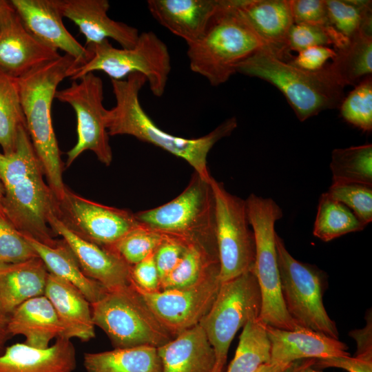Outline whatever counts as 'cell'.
I'll list each match as a JSON object with an SVG mask.
<instances>
[{
    "label": "cell",
    "mask_w": 372,
    "mask_h": 372,
    "mask_svg": "<svg viewBox=\"0 0 372 372\" xmlns=\"http://www.w3.org/2000/svg\"><path fill=\"white\" fill-rule=\"evenodd\" d=\"M44 176L26 126L21 125L14 151L0 152L3 215L23 236L54 247L59 240L48 216L54 213L56 198Z\"/></svg>",
    "instance_id": "1"
},
{
    "label": "cell",
    "mask_w": 372,
    "mask_h": 372,
    "mask_svg": "<svg viewBox=\"0 0 372 372\" xmlns=\"http://www.w3.org/2000/svg\"><path fill=\"white\" fill-rule=\"evenodd\" d=\"M116 105L107 112L109 136L129 135L152 144L185 160L203 180L209 182L207 158L214 145L231 135L237 127V119L229 118L209 134L196 138H187L166 132L159 128L145 112L139 100V93L146 83L139 73L125 79L111 80Z\"/></svg>",
    "instance_id": "2"
},
{
    "label": "cell",
    "mask_w": 372,
    "mask_h": 372,
    "mask_svg": "<svg viewBox=\"0 0 372 372\" xmlns=\"http://www.w3.org/2000/svg\"><path fill=\"white\" fill-rule=\"evenodd\" d=\"M79 64L65 54L17 78L25 126L42 165L48 184L56 199L64 192L63 164L54 134L52 105L59 84Z\"/></svg>",
    "instance_id": "3"
},
{
    "label": "cell",
    "mask_w": 372,
    "mask_h": 372,
    "mask_svg": "<svg viewBox=\"0 0 372 372\" xmlns=\"http://www.w3.org/2000/svg\"><path fill=\"white\" fill-rule=\"evenodd\" d=\"M237 0H224L204 34L187 45L190 70L211 85L229 80L240 62L258 51L269 52L236 6Z\"/></svg>",
    "instance_id": "4"
},
{
    "label": "cell",
    "mask_w": 372,
    "mask_h": 372,
    "mask_svg": "<svg viewBox=\"0 0 372 372\" xmlns=\"http://www.w3.org/2000/svg\"><path fill=\"white\" fill-rule=\"evenodd\" d=\"M236 72L276 87L300 121L324 110L339 107L344 97V87L334 79L327 65L317 72L305 71L265 50L238 64Z\"/></svg>",
    "instance_id": "5"
},
{
    "label": "cell",
    "mask_w": 372,
    "mask_h": 372,
    "mask_svg": "<svg viewBox=\"0 0 372 372\" xmlns=\"http://www.w3.org/2000/svg\"><path fill=\"white\" fill-rule=\"evenodd\" d=\"M247 217L255 238L254 271L261 294L260 318L267 325L293 330L301 328L287 312L280 288L276 248V223L282 218L281 207L270 198L254 194L245 200Z\"/></svg>",
    "instance_id": "6"
},
{
    "label": "cell",
    "mask_w": 372,
    "mask_h": 372,
    "mask_svg": "<svg viewBox=\"0 0 372 372\" xmlns=\"http://www.w3.org/2000/svg\"><path fill=\"white\" fill-rule=\"evenodd\" d=\"M90 60L74 68L70 75L76 81L88 73L102 71L112 80H122L134 73L143 74L152 93L161 97L172 70L171 56L165 43L152 31L139 34L130 48H116L108 39L85 47Z\"/></svg>",
    "instance_id": "7"
},
{
    "label": "cell",
    "mask_w": 372,
    "mask_h": 372,
    "mask_svg": "<svg viewBox=\"0 0 372 372\" xmlns=\"http://www.w3.org/2000/svg\"><path fill=\"white\" fill-rule=\"evenodd\" d=\"M92 320L115 348H158L174 338L157 320L132 282L112 290L91 303Z\"/></svg>",
    "instance_id": "8"
},
{
    "label": "cell",
    "mask_w": 372,
    "mask_h": 372,
    "mask_svg": "<svg viewBox=\"0 0 372 372\" xmlns=\"http://www.w3.org/2000/svg\"><path fill=\"white\" fill-rule=\"evenodd\" d=\"M143 226L185 242L216 240L214 198L210 181L195 172L183 192L169 202L134 214Z\"/></svg>",
    "instance_id": "9"
},
{
    "label": "cell",
    "mask_w": 372,
    "mask_h": 372,
    "mask_svg": "<svg viewBox=\"0 0 372 372\" xmlns=\"http://www.w3.org/2000/svg\"><path fill=\"white\" fill-rule=\"evenodd\" d=\"M276 248L281 292L289 316L300 327L338 340L336 324L323 304L321 271L294 258L277 233Z\"/></svg>",
    "instance_id": "10"
},
{
    "label": "cell",
    "mask_w": 372,
    "mask_h": 372,
    "mask_svg": "<svg viewBox=\"0 0 372 372\" xmlns=\"http://www.w3.org/2000/svg\"><path fill=\"white\" fill-rule=\"evenodd\" d=\"M261 307L254 270L220 284L212 305L199 323L214 349L217 363L225 365L236 332L249 321L260 318Z\"/></svg>",
    "instance_id": "11"
},
{
    "label": "cell",
    "mask_w": 372,
    "mask_h": 372,
    "mask_svg": "<svg viewBox=\"0 0 372 372\" xmlns=\"http://www.w3.org/2000/svg\"><path fill=\"white\" fill-rule=\"evenodd\" d=\"M215 231L220 283L254 270L255 238L247 217L245 200L230 194L213 177Z\"/></svg>",
    "instance_id": "12"
},
{
    "label": "cell",
    "mask_w": 372,
    "mask_h": 372,
    "mask_svg": "<svg viewBox=\"0 0 372 372\" xmlns=\"http://www.w3.org/2000/svg\"><path fill=\"white\" fill-rule=\"evenodd\" d=\"M78 80L55 94V99L69 104L76 116L77 141L67 152L66 167L85 150L93 152L103 164L108 166L112 161V151L107 128V110L103 105V81L94 72Z\"/></svg>",
    "instance_id": "13"
},
{
    "label": "cell",
    "mask_w": 372,
    "mask_h": 372,
    "mask_svg": "<svg viewBox=\"0 0 372 372\" xmlns=\"http://www.w3.org/2000/svg\"><path fill=\"white\" fill-rule=\"evenodd\" d=\"M54 214L77 236L106 248L139 225L134 213L85 198L67 186Z\"/></svg>",
    "instance_id": "14"
},
{
    "label": "cell",
    "mask_w": 372,
    "mask_h": 372,
    "mask_svg": "<svg viewBox=\"0 0 372 372\" xmlns=\"http://www.w3.org/2000/svg\"><path fill=\"white\" fill-rule=\"evenodd\" d=\"M220 267L194 285L154 292L136 290L163 327L173 337L199 324L218 292Z\"/></svg>",
    "instance_id": "15"
},
{
    "label": "cell",
    "mask_w": 372,
    "mask_h": 372,
    "mask_svg": "<svg viewBox=\"0 0 372 372\" xmlns=\"http://www.w3.org/2000/svg\"><path fill=\"white\" fill-rule=\"evenodd\" d=\"M60 56L27 30L10 1L0 0V70L19 78Z\"/></svg>",
    "instance_id": "16"
},
{
    "label": "cell",
    "mask_w": 372,
    "mask_h": 372,
    "mask_svg": "<svg viewBox=\"0 0 372 372\" xmlns=\"http://www.w3.org/2000/svg\"><path fill=\"white\" fill-rule=\"evenodd\" d=\"M10 3L27 30L43 44L61 50L79 65L87 63L91 54L67 30L59 0H11Z\"/></svg>",
    "instance_id": "17"
},
{
    "label": "cell",
    "mask_w": 372,
    "mask_h": 372,
    "mask_svg": "<svg viewBox=\"0 0 372 372\" xmlns=\"http://www.w3.org/2000/svg\"><path fill=\"white\" fill-rule=\"evenodd\" d=\"M48 224L74 254L84 274L112 290L132 282L131 267L110 249L85 240L70 231L53 214Z\"/></svg>",
    "instance_id": "18"
},
{
    "label": "cell",
    "mask_w": 372,
    "mask_h": 372,
    "mask_svg": "<svg viewBox=\"0 0 372 372\" xmlns=\"http://www.w3.org/2000/svg\"><path fill=\"white\" fill-rule=\"evenodd\" d=\"M63 17L73 21L86 39L85 47L112 39L122 48H132L139 32L134 27L111 19L107 0H59Z\"/></svg>",
    "instance_id": "19"
},
{
    "label": "cell",
    "mask_w": 372,
    "mask_h": 372,
    "mask_svg": "<svg viewBox=\"0 0 372 372\" xmlns=\"http://www.w3.org/2000/svg\"><path fill=\"white\" fill-rule=\"evenodd\" d=\"M224 0H148L154 19L189 45L205 32Z\"/></svg>",
    "instance_id": "20"
},
{
    "label": "cell",
    "mask_w": 372,
    "mask_h": 372,
    "mask_svg": "<svg viewBox=\"0 0 372 372\" xmlns=\"http://www.w3.org/2000/svg\"><path fill=\"white\" fill-rule=\"evenodd\" d=\"M271 344L270 363L290 364L302 359L349 355L348 347L338 339L303 327L285 330L267 325Z\"/></svg>",
    "instance_id": "21"
},
{
    "label": "cell",
    "mask_w": 372,
    "mask_h": 372,
    "mask_svg": "<svg viewBox=\"0 0 372 372\" xmlns=\"http://www.w3.org/2000/svg\"><path fill=\"white\" fill-rule=\"evenodd\" d=\"M236 6L269 52L289 61L287 41L293 24L289 0H237Z\"/></svg>",
    "instance_id": "22"
},
{
    "label": "cell",
    "mask_w": 372,
    "mask_h": 372,
    "mask_svg": "<svg viewBox=\"0 0 372 372\" xmlns=\"http://www.w3.org/2000/svg\"><path fill=\"white\" fill-rule=\"evenodd\" d=\"M76 367L75 347L64 337L46 349L16 343L0 353V372H73Z\"/></svg>",
    "instance_id": "23"
},
{
    "label": "cell",
    "mask_w": 372,
    "mask_h": 372,
    "mask_svg": "<svg viewBox=\"0 0 372 372\" xmlns=\"http://www.w3.org/2000/svg\"><path fill=\"white\" fill-rule=\"evenodd\" d=\"M44 296L52 303L63 326L61 337L83 342L95 337L90 303L75 286L49 272Z\"/></svg>",
    "instance_id": "24"
},
{
    "label": "cell",
    "mask_w": 372,
    "mask_h": 372,
    "mask_svg": "<svg viewBox=\"0 0 372 372\" xmlns=\"http://www.w3.org/2000/svg\"><path fill=\"white\" fill-rule=\"evenodd\" d=\"M157 350L162 372H212L216 364L214 349L200 324Z\"/></svg>",
    "instance_id": "25"
},
{
    "label": "cell",
    "mask_w": 372,
    "mask_h": 372,
    "mask_svg": "<svg viewBox=\"0 0 372 372\" xmlns=\"http://www.w3.org/2000/svg\"><path fill=\"white\" fill-rule=\"evenodd\" d=\"M8 330L11 336L23 335L25 344L41 349L49 347L51 340L63 332L52 303L44 295L18 306L9 316Z\"/></svg>",
    "instance_id": "26"
},
{
    "label": "cell",
    "mask_w": 372,
    "mask_h": 372,
    "mask_svg": "<svg viewBox=\"0 0 372 372\" xmlns=\"http://www.w3.org/2000/svg\"><path fill=\"white\" fill-rule=\"evenodd\" d=\"M48 274L39 257L0 265V309L10 315L25 301L44 295Z\"/></svg>",
    "instance_id": "27"
},
{
    "label": "cell",
    "mask_w": 372,
    "mask_h": 372,
    "mask_svg": "<svg viewBox=\"0 0 372 372\" xmlns=\"http://www.w3.org/2000/svg\"><path fill=\"white\" fill-rule=\"evenodd\" d=\"M25 237L48 271L75 286L90 304L99 300L105 293L107 289L84 274L72 250L63 240H59L56 246L51 247Z\"/></svg>",
    "instance_id": "28"
},
{
    "label": "cell",
    "mask_w": 372,
    "mask_h": 372,
    "mask_svg": "<svg viewBox=\"0 0 372 372\" xmlns=\"http://www.w3.org/2000/svg\"><path fill=\"white\" fill-rule=\"evenodd\" d=\"M83 366L86 372H162L157 348L147 345L85 353Z\"/></svg>",
    "instance_id": "29"
},
{
    "label": "cell",
    "mask_w": 372,
    "mask_h": 372,
    "mask_svg": "<svg viewBox=\"0 0 372 372\" xmlns=\"http://www.w3.org/2000/svg\"><path fill=\"white\" fill-rule=\"evenodd\" d=\"M218 267L220 265L216 240L187 242L180 262L161 281L158 291L194 285Z\"/></svg>",
    "instance_id": "30"
},
{
    "label": "cell",
    "mask_w": 372,
    "mask_h": 372,
    "mask_svg": "<svg viewBox=\"0 0 372 372\" xmlns=\"http://www.w3.org/2000/svg\"><path fill=\"white\" fill-rule=\"evenodd\" d=\"M327 68L339 85H358L372 73V30L362 32L342 48Z\"/></svg>",
    "instance_id": "31"
},
{
    "label": "cell",
    "mask_w": 372,
    "mask_h": 372,
    "mask_svg": "<svg viewBox=\"0 0 372 372\" xmlns=\"http://www.w3.org/2000/svg\"><path fill=\"white\" fill-rule=\"evenodd\" d=\"M271 344L267 324L259 318L249 321L242 329L234 359L227 372H254L269 363Z\"/></svg>",
    "instance_id": "32"
},
{
    "label": "cell",
    "mask_w": 372,
    "mask_h": 372,
    "mask_svg": "<svg viewBox=\"0 0 372 372\" xmlns=\"http://www.w3.org/2000/svg\"><path fill=\"white\" fill-rule=\"evenodd\" d=\"M366 226L342 203L327 192L319 198L313 234L324 242H329L349 233L360 231Z\"/></svg>",
    "instance_id": "33"
},
{
    "label": "cell",
    "mask_w": 372,
    "mask_h": 372,
    "mask_svg": "<svg viewBox=\"0 0 372 372\" xmlns=\"http://www.w3.org/2000/svg\"><path fill=\"white\" fill-rule=\"evenodd\" d=\"M328 25L347 43L372 30L371 1L326 0Z\"/></svg>",
    "instance_id": "34"
},
{
    "label": "cell",
    "mask_w": 372,
    "mask_h": 372,
    "mask_svg": "<svg viewBox=\"0 0 372 372\" xmlns=\"http://www.w3.org/2000/svg\"><path fill=\"white\" fill-rule=\"evenodd\" d=\"M330 170L332 183H354L372 187V145L333 149Z\"/></svg>",
    "instance_id": "35"
},
{
    "label": "cell",
    "mask_w": 372,
    "mask_h": 372,
    "mask_svg": "<svg viewBox=\"0 0 372 372\" xmlns=\"http://www.w3.org/2000/svg\"><path fill=\"white\" fill-rule=\"evenodd\" d=\"M21 125H25L17 78L0 70V145L3 154L14 151Z\"/></svg>",
    "instance_id": "36"
},
{
    "label": "cell",
    "mask_w": 372,
    "mask_h": 372,
    "mask_svg": "<svg viewBox=\"0 0 372 372\" xmlns=\"http://www.w3.org/2000/svg\"><path fill=\"white\" fill-rule=\"evenodd\" d=\"M341 117L364 132L372 130V79L367 76L342 101Z\"/></svg>",
    "instance_id": "37"
},
{
    "label": "cell",
    "mask_w": 372,
    "mask_h": 372,
    "mask_svg": "<svg viewBox=\"0 0 372 372\" xmlns=\"http://www.w3.org/2000/svg\"><path fill=\"white\" fill-rule=\"evenodd\" d=\"M165 235L140 224L108 248L116 253L130 267L155 251Z\"/></svg>",
    "instance_id": "38"
},
{
    "label": "cell",
    "mask_w": 372,
    "mask_h": 372,
    "mask_svg": "<svg viewBox=\"0 0 372 372\" xmlns=\"http://www.w3.org/2000/svg\"><path fill=\"white\" fill-rule=\"evenodd\" d=\"M347 44L329 26L306 23H293L287 41V48L290 52H300L306 48L332 45L335 50Z\"/></svg>",
    "instance_id": "39"
},
{
    "label": "cell",
    "mask_w": 372,
    "mask_h": 372,
    "mask_svg": "<svg viewBox=\"0 0 372 372\" xmlns=\"http://www.w3.org/2000/svg\"><path fill=\"white\" fill-rule=\"evenodd\" d=\"M351 209L366 226L372 220V187L354 183H331L327 192Z\"/></svg>",
    "instance_id": "40"
},
{
    "label": "cell",
    "mask_w": 372,
    "mask_h": 372,
    "mask_svg": "<svg viewBox=\"0 0 372 372\" xmlns=\"http://www.w3.org/2000/svg\"><path fill=\"white\" fill-rule=\"evenodd\" d=\"M39 257L26 238L0 215V265Z\"/></svg>",
    "instance_id": "41"
},
{
    "label": "cell",
    "mask_w": 372,
    "mask_h": 372,
    "mask_svg": "<svg viewBox=\"0 0 372 372\" xmlns=\"http://www.w3.org/2000/svg\"><path fill=\"white\" fill-rule=\"evenodd\" d=\"M187 242L178 238L165 235L154 253L160 283L180 262Z\"/></svg>",
    "instance_id": "42"
},
{
    "label": "cell",
    "mask_w": 372,
    "mask_h": 372,
    "mask_svg": "<svg viewBox=\"0 0 372 372\" xmlns=\"http://www.w3.org/2000/svg\"><path fill=\"white\" fill-rule=\"evenodd\" d=\"M293 23L328 25L326 0H289Z\"/></svg>",
    "instance_id": "43"
},
{
    "label": "cell",
    "mask_w": 372,
    "mask_h": 372,
    "mask_svg": "<svg viewBox=\"0 0 372 372\" xmlns=\"http://www.w3.org/2000/svg\"><path fill=\"white\" fill-rule=\"evenodd\" d=\"M336 55L335 49L325 45H316L298 52L288 61L293 65L309 72H317L323 69L330 59Z\"/></svg>",
    "instance_id": "44"
},
{
    "label": "cell",
    "mask_w": 372,
    "mask_h": 372,
    "mask_svg": "<svg viewBox=\"0 0 372 372\" xmlns=\"http://www.w3.org/2000/svg\"><path fill=\"white\" fill-rule=\"evenodd\" d=\"M154 253L138 263L131 266L133 283L140 289L147 292L157 291L160 287V278Z\"/></svg>",
    "instance_id": "45"
},
{
    "label": "cell",
    "mask_w": 372,
    "mask_h": 372,
    "mask_svg": "<svg viewBox=\"0 0 372 372\" xmlns=\"http://www.w3.org/2000/svg\"><path fill=\"white\" fill-rule=\"evenodd\" d=\"M314 368L337 367L348 372H372V360L349 355L316 359Z\"/></svg>",
    "instance_id": "46"
},
{
    "label": "cell",
    "mask_w": 372,
    "mask_h": 372,
    "mask_svg": "<svg viewBox=\"0 0 372 372\" xmlns=\"http://www.w3.org/2000/svg\"><path fill=\"white\" fill-rule=\"evenodd\" d=\"M367 323L361 329L351 331L349 333L357 343L356 357L372 360V322L371 314H368Z\"/></svg>",
    "instance_id": "47"
},
{
    "label": "cell",
    "mask_w": 372,
    "mask_h": 372,
    "mask_svg": "<svg viewBox=\"0 0 372 372\" xmlns=\"http://www.w3.org/2000/svg\"><path fill=\"white\" fill-rule=\"evenodd\" d=\"M316 360L308 358L294 361L283 372H320L316 371L313 366Z\"/></svg>",
    "instance_id": "48"
},
{
    "label": "cell",
    "mask_w": 372,
    "mask_h": 372,
    "mask_svg": "<svg viewBox=\"0 0 372 372\" xmlns=\"http://www.w3.org/2000/svg\"><path fill=\"white\" fill-rule=\"evenodd\" d=\"M9 316L0 309V353L6 341L11 337L8 330Z\"/></svg>",
    "instance_id": "49"
},
{
    "label": "cell",
    "mask_w": 372,
    "mask_h": 372,
    "mask_svg": "<svg viewBox=\"0 0 372 372\" xmlns=\"http://www.w3.org/2000/svg\"><path fill=\"white\" fill-rule=\"evenodd\" d=\"M289 365L269 362L262 364L254 372H283Z\"/></svg>",
    "instance_id": "50"
},
{
    "label": "cell",
    "mask_w": 372,
    "mask_h": 372,
    "mask_svg": "<svg viewBox=\"0 0 372 372\" xmlns=\"http://www.w3.org/2000/svg\"><path fill=\"white\" fill-rule=\"evenodd\" d=\"M3 185H2V183L1 182V180H0V215L3 216V212H2V200H3ZM4 217V216H3ZM5 218V217H4Z\"/></svg>",
    "instance_id": "51"
},
{
    "label": "cell",
    "mask_w": 372,
    "mask_h": 372,
    "mask_svg": "<svg viewBox=\"0 0 372 372\" xmlns=\"http://www.w3.org/2000/svg\"><path fill=\"white\" fill-rule=\"evenodd\" d=\"M223 368V366L216 362V366L212 372H221Z\"/></svg>",
    "instance_id": "52"
}]
</instances>
